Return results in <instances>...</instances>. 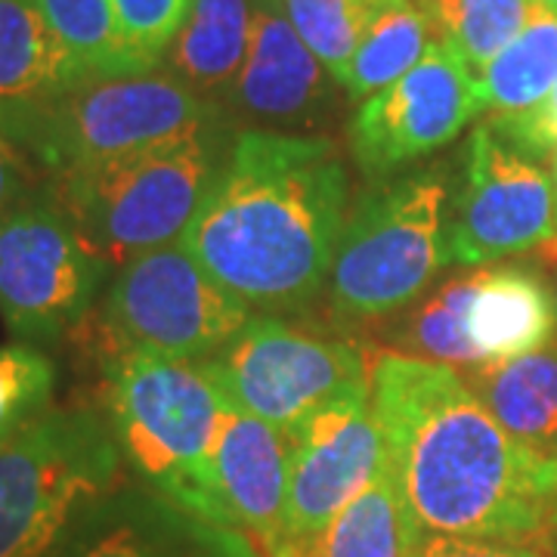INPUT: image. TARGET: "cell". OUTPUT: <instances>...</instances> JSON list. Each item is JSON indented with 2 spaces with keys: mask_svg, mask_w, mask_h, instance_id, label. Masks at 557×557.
Returning <instances> with one entry per match:
<instances>
[{
  "mask_svg": "<svg viewBox=\"0 0 557 557\" xmlns=\"http://www.w3.org/2000/svg\"><path fill=\"white\" fill-rule=\"evenodd\" d=\"M440 44L453 47L478 75L518 38L533 0H418Z\"/></svg>",
  "mask_w": 557,
  "mask_h": 557,
  "instance_id": "d4e9b609",
  "label": "cell"
},
{
  "mask_svg": "<svg viewBox=\"0 0 557 557\" xmlns=\"http://www.w3.org/2000/svg\"><path fill=\"white\" fill-rule=\"evenodd\" d=\"M121 449L109 418L60 406L0 446V557H50L75 520L119 490Z\"/></svg>",
  "mask_w": 557,
  "mask_h": 557,
  "instance_id": "8992f818",
  "label": "cell"
},
{
  "mask_svg": "<svg viewBox=\"0 0 557 557\" xmlns=\"http://www.w3.org/2000/svg\"><path fill=\"white\" fill-rule=\"evenodd\" d=\"M81 72L35 0H0V134L25 152L44 115Z\"/></svg>",
  "mask_w": 557,
  "mask_h": 557,
  "instance_id": "e0dca14e",
  "label": "cell"
},
{
  "mask_svg": "<svg viewBox=\"0 0 557 557\" xmlns=\"http://www.w3.org/2000/svg\"><path fill=\"white\" fill-rule=\"evenodd\" d=\"M480 112L478 75L453 47L434 40L403 78L359 106L350 149L366 177L387 180L449 146Z\"/></svg>",
  "mask_w": 557,
  "mask_h": 557,
  "instance_id": "7c38bea8",
  "label": "cell"
},
{
  "mask_svg": "<svg viewBox=\"0 0 557 557\" xmlns=\"http://www.w3.org/2000/svg\"><path fill=\"white\" fill-rule=\"evenodd\" d=\"M332 84L338 81L300 40L282 0H255L248 53L226 102L263 124V131L295 134L332 112Z\"/></svg>",
  "mask_w": 557,
  "mask_h": 557,
  "instance_id": "9a60e30c",
  "label": "cell"
},
{
  "mask_svg": "<svg viewBox=\"0 0 557 557\" xmlns=\"http://www.w3.org/2000/svg\"><path fill=\"white\" fill-rule=\"evenodd\" d=\"M539 3H545V7H552V10H557V0H539Z\"/></svg>",
  "mask_w": 557,
  "mask_h": 557,
  "instance_id": "836d02e7",
  "label": "cell"
},
{
  "mask_svg": "<svg viewBox=\"0 0 557 557\" xmlns=\"http://www.w3.org/2000/svg\"><path fill=\"white\" fill-rule=\"evenodd\" d=\"M372 406L416 536L536 542L555 530L557 458L511 437L458 369L379 350Z\"/></svg>",
  "mask_w": 557,
  "mask_h": 557,
  "instance_id": "6da1fadb",
  "label": "cell"
},
{
  "mask_svg": "<svg viewBox=\"0 0 557 557\" xmlns=\"http://www.w3.org/2000/svg\"><path fill=\"white\" fill-rule=\"evenodd\" d=\"M555 530H557V511H555Z\"/></svg>",
  "mask_w": 557,
  "mask_h": 557,
  "instance_id": "e575fe53",
  "label": "cell"
},
{
  "mask_svg": "<svg viewBox=\"0 0 557 557\" xmlns=\"http://www.w3.org/2000/svg\"><path fill=\"white\" fill-rule=\"evenodd\" d=\"M282 7L300 40L344 87L379 0H282Z\"/></svg>",
  "mask_w": 557,
  "mask_h": 557,
  "instance_id": "4316f807",
  "label": "cell"
},
{
  "mask_svg": "<svg viewBox=\"0 0 557 557\" xmlns=\"http://www.w3.org/2000/svg\"><path fill=\"white\" fill-rule=\"evenodd\" d=\"M220 102L159 69L78 81L38 124L25 156L47 174L106 161L223 124Z\"/></svg>",
  "mask_w": 557,
  "mask_h": 557,
  "instance_id": "ba28073f",
  "label": "cell"
},
{
  "mask_svg": "<svg viewBox=\"0 0 557 557\" xmlns=\"http://www.w3.org/2000/svg\"><path fill=\"white\" fill-rule=\"evenodd\" d=\"M109 270L47 183L0 218V317L32 347L72 332Z\"/></svg>",
  "mask_w": 557,
  "mask_h": 557,
  "instance_id": "9c48e42d",
  "label": "cell"
},
{
  "mask_svg": "<svg viewBox=\"0 0 557 557\" xmlns=\"http://www.w3.org/2000/svg\"><path fill=\"white\" fill-rule=\"evenodd\" d=\"M453 186L440 171L379 180L354 205L329 276L338 325L397 317L453 263Z\"/></svg>",
  "mask_w": 557,
  "mask_h": 557,
  "instance_id": "277c9868",
  "label": "cell"
},
{
  "mask_svg": "<svg viewBox=\"0 0 557 557\" xmlns=\"http://www.w3.org/2000/svg\"><path fill=\"white\" fill-rule=\"evenodd\" d=\"M498 424L542 456L557 458V344L465 372Z\"/></svg>",
  "mask_w": 557,
  "mask_h": 557,
  "instance_id": "d6986e66",
  "label": "cell"
},
{
  "mask_svg": "<svg viewBox=\"0 0 557 557\" xmlns=\"http://www.w3.org/2000/svg\"><path fill=\"white\" fill-rule=\"evenodd\" d=\"M406 557H545L533 542H496V539H458L418 533Z\"/></svg>",
  "mask_w": 557,
  "mask_h": 557,
  "instance_id": "4dcf8cb0",
  "label": "cell"
},
{
  "mask_svg": "<svg viewBox=\"0 0 557 557\" xmlns=\"http://www.w3.org/2000/svg\"><path fill=\"white\" fill-rule=\"evenodd\" d=\"M255 0H193V10L168 50L171 75L199 97H230L251 40Z\"/></svg>",
  "mask_w": 557,
  "mask_h": 557,
  "instance_id": "ffe728a7",
  "label": "cell"
},
{
  "mask_svg": "<svg viewBox=\"0 0 557 557\" xmlns=\"http://www.w3.org/2000/svg\"><path fill=\"white\" fill-rule=\"evenodd\" d=\"M474 295V273L443 282L428 298L399 310L391 341L397 354L443 362L461 375L483 366L468 338V304Z\"/></svg>",
  "mask_w": 557,
  "mask_h": 557,
  "instance_id": "cb8c5ba5",
  "label": "cell"
},
{
  "mask_svg": "<svg viewBox=\"0 0 557 557\" xmlns=\"http://www.w3.org/2000/svg\"><path fill=\"white\" fill-rule=\"evenodd\" d=\"M552 161H555V211H557V156Z\"/></svg>",
  "mask_w": 557,
  "mask_h": 557,
  "instance_id": "d6a6232c",
  "label": "cell"
},
{
  "mask_svg": "<svg viewBox=\"0 0 557 557\" xmlns=\"http://www.w3.org/2000/svg\"><path fill=\"white\" fill-rule=\"evenodd\" d=\"M106 418L121 458L149 490L205 520L208 456L223 406L201 359L106 354Z\"/></svg>",
  "mask_w": 557,
  "mask_h": 557,
  "instance_id": "5b68a950",
  "label": "cell"
},
{
  "mask_svg": "<svg viewBox=\"0 0 557 557\" xmlns=\"http://www.w3.org/2000/svg\"><path fill=\"white\" fill-rule=\"evenodd\" d=\"M40 16L78 65L81 78L149 72L134 62L119 35L112 0H35Z\"/></svg>",
  "mask_w": 557,
  "mask_h": 557,
  "instance_id": "484cf974",
  "label": "cell"
},
{
  "mask_svg": "<svg viewBox=\"0 0 557 557\" xmlns=\"http://www.w3.org/2000/svg\"><path fill=\"white\" fill-rule=\"evenodd\" d=\"M557 335L555 295L527 267L474 273L468 304V338L480 362H505L548 347Z\"/></svg>",
  "mask_w": 557,
  "mask_h": 557,
  "instance_id": "ac0fdd59",
  "label": "cell"
},
{
  "mask_svg": "<svg viewBox=\"0 0 557 557\" xmlns=\"http://www.w3.org/2000/svg\"><path fill=\"white\" fill-rule=\"evenodd\" d=\"M233 149L226 121L189 137L106 161L75 164L47 177L102 260H127L183 239Z\"/></svg>",
  "mask_w": 557,
  "mask_h": 557,
  "instance_id": "3957f363",
  "label": "cell"
},
{
  "mask_svg": "<svg viewBox=\"0 0 557 557\" xmlns=\"http://www.w3.org/2000/svg\"><path fill=\"white\" fill-rule=\"evenodd\" d=\"M416 530L409 523L391 461L344 505L317 536L276 557H406Z\"/></svg>",
  "mask_w": 557,
  "mask_h": 557,
  "instance_id": "44dd1931",
  "label": "cell"
},
{
  "mask_svg": "<svg viewBox=\"0 0 557 557\" xmlns=\"http://www.w3.org/2000/svg\"><path fill=\"white\" fill-rule=\"evenodd\" d=\"M119 35L143 69H159L177 40L193 0H112Z\"/></svg>",
  "mask_w": 557,
  "mask_h": 557,
  "instance_id": "f1b7e54d",
  "label": "cell"
},
{
  "mask_svg": "<svg viewBox=\"0 0 557 557\" xmlns=\"http://www.w3.org/2000/svg\"><path fill=\"white\" fill-rule=\"evenodd\" d=\"M50 557H258L245 533L196 518L159 493L112 490L90 505Z\"/></svg>",
  "mask_w": 557,
  "mask_h": 557,
  "instance_id": "2e32d148",
  "label": "cell"
},
{
  "mask_svg": "<svg viewBox=\"0 0 557 557\" xmlns=\"http://www.w3.org/2000/svg\"><path fill=\"white\" fill-rule=\"evenodd\" d=\"M508 143L530 152L533 159L548 161L557 156V84L548 90V97L536 102L533 109L508 115V119H490Z\"/></svg>",
  "mask_w": 557,
  "mask_h": 557,
  "instance_id": "f546056e",
  "label": "cell"
},
{
  "mask_svg": "<svg viewBox=\"0 0 557 557\" xmlns=\"http://www.w3.org/2000/svg\"><path fill=\"white\" fill-rule=\"evenodd\" d=\"M557 84V10L533 0L520 35L478 72L480 109L508 119L533 109Z\"/></svg>",
  "mask_w": 557,
  "mask_h": 557,
  "instance_id": "7402d4cb",
  "label": "cell"
},
{
  "mask_svg": "<svg viewBox=\"0 0 557 557\" xmlns=\"http://www.w3.org/2000/svg\"><path fill=\"white\" fill-rule=\"evenodd\" d=\"M38 183L32 180V168L20 146L7 134H0V218L22 201Z\"/></svg>",
  "mask_w": 557,
  "mask_h": 557,
  "instance_id": "1f68e13d",
  "label": "cell"
},
{
  "mask_svg": "<svg viewBox=\"0 0 557 557\" xmlns=\"http://www.w3.org/2000/svg\"><path fill=\"white\" fill-rule=\"evenodd\" d=\"M251 322V307L208 276L180 242L127 260L102 304L106 354L208 359Z\"/></svg>",
  "mask_w": 557,
  "mask_h": 557,
  "instance_id": "30bf717a",
  "label": "cell"
},
{
  "mask_svg": "<svg viewBox=\"0 0 557 557\" xmlns=\"http://www.w3.org/2000/svg\"><path fill=\"white\" fill-rule=\"evenodd\" d=\"M292 449L295 434L223 397L208 456L205 520L255 536L263 557H273L288 502Z\"/></svg>",
  "mask_w": 557,
  "mask_h": 557,
  "instance_id": "5bb4252c",
  "label": "cell"
},
{
  "mask_svg": "<svg viewBox=\"0 0 557 557\" xmlns=\"http://www.w3.org/2000/svg\"><path fill=\"white\" fill-rule=\"evenodd\" d=\"M372 357L350 335H329L273 313L251 319L220 354L201 362L223 397L298 434L319 409L372 391Z\"/></svg>",
  "mask_w": 557,
  "mask_h": 557,
  "instance_id": "52a82bcc",
  "label": "cell"
},
{
  "mask_svg": "<svg viewBox=\"0 0 557 557\" xmlns=\"http://www.w3.org/2000/svg\"><path fill=\"white\" fill-rule=\"evenodd\" d=\"M387 465L372 391L319 409L295 434L288 502L273 557L313 539Z\"/></svg>",
  "mask_w": 557,
  "mask_h": 557,
  "instance_id": "4fadbf2b",
  "label": "cell"
},
{
  "mask_svg": "<svg viewBox=\"0 0 557 557\" xmlns=\"http://www.w3.org/2000/svg\"><path fill=\"white\" fill-rule=\"evenodd\" d=\"M555 304H557V292H555Z\"/></svg>",
  "mask_w": 557,
  "mask_h": 557,
  "instance_id": "d590c367",
  "label": "cell"
},
{
  "mask_svg": "<svg viewBox=\"0 0 557 557\" xmlns=\"http://www.w3.org/2000/svg\"><path fill=\"white\" fill-rule=\"evenodd\" d=\"M350 177L319 134L239 131L180 245L251 310L319 298L347 226Z\"/></svg>",
  "mask_w": 557,
  "mask_h": 557,
  "instance_id": "7a4b0ae2",
  "label": "cell"
},
{
  "mask_svg": "<svg viewBox=\"0 0 557 557\" xmlns=\"http://www.w3.org/2000/svg\"><path fill=\"white\" fill-rule=\"evenodd\" d=\"M431 32V20L418 0H379L354 53L344 90L354 100H369L391 87L428 53L434 44Z\"/></svg>",
  "mask_w": 557,
  "mask_h": 557,
  "instance_id": "603a6c76",
  "label": "cell"
},
{
  "mask_svg": "<svg viewBox=\"0 0 557 557\" xmlns=\"http://www.w3.org/2000/svg\"><path fill=\"white\" fill-rule=\"evenodd\" d=\"M57 366L32 344L0 347V446L50 409Z\"/></svg>",
  "mask_w": 557,
  "mask_h": 557,
  "instance_id": "83f0119b",
  "label": "cell"
},
{
  "mask_svg": "<svg viewBox=\"0 0 557 557\" xmlns=\"http://www.w3.org/2000/svg\"><path fill=\"white\" fill-rule=\"evenodd\" d=\"M552 242H557L555 180L493 124H480L465 146L449 205L453 263L483 267Z\"/></svg>",
  "mask_w": 557,
  "mask_h": 557,
  "instance_id": "8fae6325",
  "label": "cell"
}]
</instances>
